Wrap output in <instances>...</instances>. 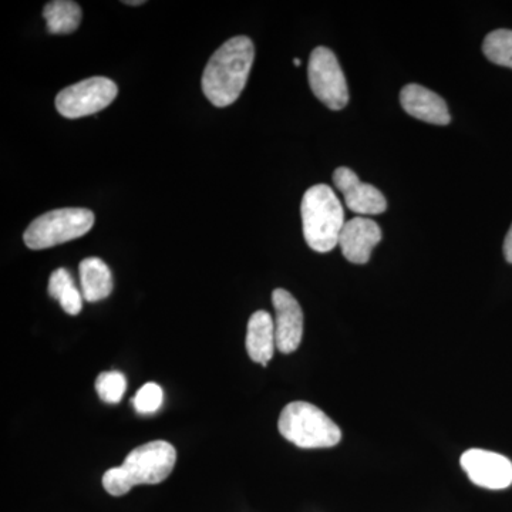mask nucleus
I'll return each instance as SVG.
<instances>
[{
  "instance_id": "f257e3e1",
  "label": "nucleus",
  "mask_w": 512,
  "mask_h": 512,
  "mask_svg": "<svg viewBox=\"0 0 512 512\" xmlns=\"http://www.w3.org/2000/svg\"><path fill=\"white\" fill-rule=\"evenodd\" d=\"M255 47L247 36L232 37L211 56L202 74V92L214 106L228 107L247 86Z\"/></svg>"
},
{
  "instance_id": "f03ea898",
  "label": "nucleus",
  "mask_w": 512,
  "mask_h": 512,
  "mask_svg": "<svg viewBox=\"0 0 512 512\" xmlns=\"http://www.w3.org/2000/svg\"><path fill=\"white\" fill-rule=\"evenodd\" d=\"M177 451L173 444L157 440L134 448L123 466L113 467L103 476V487L114 497L127 494L134 485L160 484L173 473Z\"/></svg>"
},
{
  "instance_id": "7ed1b4c3",
  "label": "nucleus",
  "mask_w": 512,
  "mask_h": 512,
  "mask_svg": "<svg viewBox=\"0 0 512 512\" xmlns=\"http://www.w3.org/2000/svg\"><path fill=\"white\" fill-rule=\"evenodd\" d=\"M303 237L313 251L325 254L339 245L345 227V211L338 195L329 185H313L301 204Z\"/></svg>"
},
{
  "instance_id": "20e7f679",
  "label": "nucleus",
  "mask_w": 512,
  "mask_h": 512,
  "mask_svg": "<svg viewBox=\"0 0 512 512\" xmlns=\"http://www.w3.org/2000/svg\"><path fill=\"white\" fill-rule=\"evenodd\" d=\"M279 433L299 448L335 447L342 431L328 414L315 404L293 402L282 410L278 421Z\"/></svg>"
},
{
  "instance_id": "39448f33",
  "label": "nucleus",
  "mask_w": 512,
  "mask_h": 512,
  "mask_svg": "<svg viewBox=\"0 0 512 512\" xmlns=\"http://www.w3.org/2000/svg\"><path fill=\"white\" fill-rule=\"evenodd\" d=\"M96 217L86 208H60L36 218L23 235L26 247L40 251L73 241L93 228Z\"/></svg>"
},
{
  "instance_id": "423d86ee",
  "label": "nucleus",
  "mask_w": 512,
  "mask_h": 512,
  "mask_svg": "<svg viewBox=\"0 0 512 512\" xmlns=\"http://www.w3.org/2000/svg\"><path fill=\"white\" fill-rule=\"evenodd\" d=\"M119 94V87L107 77H90L57 94L56 109L66 119L92 116L110 106Z\"/></svg>"
},
{
  "instance_id": "0eeeda50",
  "label": "nucleus",
  "mask_w": 512,
  "mask_h": 512,
  "mask_svg": "<svg viewBox=\"0 0 512 512\" xmlns=\"http://www.w3.org/2000/svg\"><path fill=\"white\" fill-rule=\"evenodd\" d=\"M309 84L313 94L330 110L345 109L349 103L348 82L345 73L328 47H316L309 57Z\"/></svg>"
},
{
  "instance_id": "6e6552de",
  "label": "nucleus",
  "mask_w": 512,
  "mask_h": 512,
  "mask_svg": "<svg viewBox=\"0 0 512 512\" xmlns=\"http://www.w3.org/2000/svg\"><path fill=\"white\" fill-rule=\"evenodd\" d=\"M471 483L488 490H504L512 484V463L493 451L470 448L460 458Z\"/></svg>"
},
{
  "instance_id": "1a4fd4ad",
  "label": "nucleus",
  "mask_w": 512,
  "mask_h": 512,
  "mask_svg": "<svg viewBox=\"0 0 512 512\" xmlns=\"http://www.w3.org/2000/svg\"><path fill=\"white\" fill-rule=\"evenodd\" d=\"M275 309L276 349L281 353L295 352L302 342L303 312L295 296L285 289H275L272 293Z\"/></svg>"
},
{
  "instance_id": "9d476101",
  "label": "nucleus",
  "mask_w": 512,
  "mask_h": 512,
  "mask_svg": "<svg viewBox=\"0 0 512 512\" xmlns=\"http://www.w3.org/2000/svg\"><path fill=\"white\" fill-rule=\"evenodd\" d=\"M333 183L345 197L346 205L360 215H377L386 211V198L373 185L363 183L355 171L340 167L333 174Z\"/></svg>"
},
{
  "instance_id": "9b49d317",
  "label": "nucleus",
  "mask_w": 512,
  "mask_h": 512,
  "mask_svg": "<svg viewBox=\"0 0 512 512\" xmlns=\"http://www.w3.org/2000/svg\"><path fill=\"white\" fill-rule=\"evenodd\" d=\"M382 229L375 221L365 217L346 222L339 237L342 254L352 264H366L373 249L382 241Z\"/></svg>"
},
{
  "instance_id": "f8f14e48",
  "label": "nucleus",
  "mask_w": 512,
  "mask_h": 512,
  "mask_svg": "<svg viewBox=\"0 0 512 512\" xmlns=\"http://www.w3.org/2000/svg\"><path fill=\"white\" fill-rule=\"evenodd\" d=\"M400 103L404 111L414 119L426 123L446 126L450 123V111L447 103L439 94L431 92L420 84H407L400 93Z\"/></svg>"
},
{
  "instance_id": "ddd939ff",
  "label": "nucleus",
  "mask_w": 512,
  "mask_h": 512,
  "mask_svg": "<svg viewBox=\"0 0 512 512\" xmlns=\"http://www.w3.org/2000/svg\"><path fill=\"white\" fill-rule=\"evenodd\" d=\"M276 349L274 318L268 312L258 311L248 322L247 350L252 362L268 366Z\"/></svg>"
},
{
  "instance_id": "4468645a",
  "label": "nucleus",
  "mask_w": 512,
  "mask_h": 512,
  "mask_svg": "<svg viewBox=\"0 0 512 512\" xmlns=\"http://www.w3.org/2000/svg\"><path fill=\"white\" fill-rule=\"evenodd\" d=\"M80 284L84 301L100 302L113 292V276L106 262L92 256L80 262Z\"/></svg>"
},
{
  "instance_id": "2eb2a0df",
  "label": "nucleus",
  "mask_w": 512,
  "mask_h": 512,
  "mask_svg": "<svg viewBox=\"0 0 512 512\" xmlns=\"http://www.w3.org/2000/svg\"><path fill=\"white\" fill-rule=\"evenodd\" d=\"M47 32L52 35H70L79 29L82 22V9L72 0H53L43 9Z\"/></svg>"
},
{
  "instance_id": "dca6fc26",
  "label": "nucleus",
  "mask_w": 512,
  "mask_h": 512,
  "mask_svg": "<svg viewBox=\"0 0 512 512\" xmlns=\"http://www.w3.org/2000/svg\"><path fill=\"white\" fill-rule=\"evenodd\" d=\"M49 295L59 301L67 315L76 316L82 312L83 293L74 285L72 275L67 269L59 268L50 275Z\"/></svg>"
},
{
  "instance_id": "f3484780",
  "label": "nucleus",
  "mask_w": 512,
  "mask_h": 512,
  "mask_svg": "<svg viewBox=\"0 0 512 512\" xmlns=\"http://www.w3.org/2000/svg\"><path fill=\"white\" fill-rule=\"evenodd\" d=\"M483 52L490 62L512 69V30L491 32L485 37Z\"/></svg>"
},
{
  "instance_id": "a211bd4d",
  "label": "nucleus",
  "mask_w": 512,
  "mask_h": 512,
  "mask_svg": "<svg viewBox=\"0 0 512 512\" xmlns=\"http://www.w3.org/2000/svg\"><path fill=\"white\" fill-rule=\"evenodd\" d=\"M97 394L104 403L117 404L127 390V380L123 373L103 372L96 380Z\"/></svg>"
},
{
  "instance_id": "6ab92c4d",
  "label": "nucleus",
  "mask_w": 512,
  "mask_h": 512,
  "mask_svg": "<svg viewBox=\"0 0 512 512\" xmlns=\"http://www.w3.org/2000/svg\"><path fill=\"white\" fill-rule=\"evenodd\" d=\"M164 402V392L157 383H147L141 387L133 399V406L137 413L154 414L161 409Z\"/></svg>"
},
{
  "instance_id": "aec40b11",
  "label": "nucleus",
  "mask_w": 512,
  "mask_h": 512,
  "mask_svg": "<svg viewBox=\"0 0 512 512\" xmlns=\"http://www.w3.org/2000/svg\"><path fill=\"white\" fill-rule=\"evenodd\" d=\"M504 256L505 259H507V262H510V264H512V225L510 231H508L507 237H505Z\"/></svg>"
},
{
  "instance_id": "412c9836",
  "label": "nucleus",
  "mask_w": 512,
  "mask_h": 512,
  "mask_svg": "<svg viewBox=\"0 0 512 512\" xmlns=\"http://www.w3.org/2000/svg\"><path fill=\"white\" fill-rule=\"evenodd\" d=\"M123 3H126V5H130V6H140V5H144V0H127V2H123Z\"/></svg>"
},
{
  "instance_id": "4be33fe9",
  "label": "nucleus",
  "mask_w": 512,
  "mask_h": 512,
  "mask_svg": "<svg viewBox=\"0 0 512 512\" xmlns=\"http://www.w3.org/2000/svg\"><path fill=\"white\" fill-rule=\"evenodd\" d=\"M293 63H295V66H296V67L301 66V60H299V59H295V60H293Z\"/></svg>"
}]
</instances>
